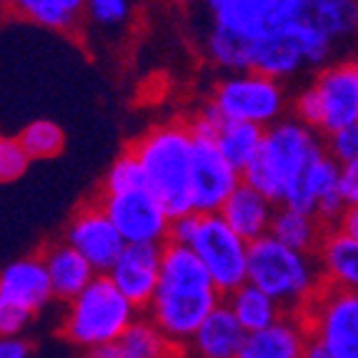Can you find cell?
I'll return each instance as SVG.
<instances>
[{"mask_svg":"<svg viewBox=\"0 0 358 358\" xmlns=\"http://www.w3.org/2000/svg\"><path fill=\"white\" fill-rule=\"evenodd\" d=\"M221 303L223 296L191 245H163L161 281L145 308V318L155 329L176 348L185 351L196 331Z\"/></svg>","mask_w":358,"mask_h":358,"instance_id":"obj_1","label":"cell"},{"mask_svg":"<svg viewBox=\"0 0 358 358\" xmlns=\"http://www.w3.org/2000/svg\"><path fill=\"white\" fill-rule=\"evenodd\" d=\"M206 53L226 73H243L256 43L299 25L301 0H203Z\"/></svg>","mask_w":358,"mask_h":358,"instance_id":"obj_2","label":"cell"},{"mask_svg":"<svg viewBox=\"0 0 358 358\" xmlns=\"http://www.w3.org/2000/svg\"><path fill=\"white\" fill-rule=\"evenodd\" d=\"M131 153L143 168L148 188L171 218L193 213V131L188 123H166L133 143Z\"/></svg>","mask_w":358,"mask_h":358,"instance_id":"obj_3","label":"cell"},{"mask_svg":"<svg viewBox=\"0 0 358 358\" xmlns=\"http://www.w3.org/2000/svg\"><path fill=\"white\" fill-rule=\"evenodd\" d=\"M248 283L268 293L286 313H303L326 286L316 253L288 248L273 236L251 243Z\"/></svg>","mask_w":358,"mask_h":358,"instance_id":"obj_4","label":"cell"},{"mask_svg":"<svg viewBox=\"0 0 358 358\" xmlns=\"http://www.w3.org/2000/svg\"><path fill=\"white\" fill-rule=\"evenodd\" d=\"M321 153H326V141L321 133L310 131L296 118H283L275 126L266 128L258 155L243 171V180L263 196H268L275 206H281L288 185Z\"/></svg>","mask_w":358,"mask_h":358,"instance_id":"obj_5","label":"cell"},{"mask_svg":"<svg viewBox=\"0 0 358 358\" xmlns=\"http://www.w3.org/2000/svg\"><path fill=\"white\" fill-rule=\"evenodd\" d=\"M138 318L141 310L115 288L106 273H98L90 286L68 303L60 334L73 346L93 351L106 343H115Z\"/></svg>","mask_w":358,"mask_h":358,"instance_id":"obj_6","label":"cell"},{"mask_svg":"<svg viewBox=\"0 0 358 358\" xmlns=\"http://www.w3.org/2000/svg\"><path fill=\"white\" fill-rule=\"evenodd\" d=\"M293 118L323 138L358 123V76L351 60H334L293 98Z\"/></svg>","mask_w":358,"mask_h":358,"instance_id":"obj_7","label":"cell"},{"mask_svg":"<svg viewBox=\"0 0 358 358\" xmlns=\"http://www.w3.org/2000/svg\"><path fill=\"white\" fill-rule=\"evenodd\" d=\"M210 106L223 120L271 128L286 118L288 96L281 80L261 73H228L213 88Z\"/></svg>","mask_w":358,"mask_h":358,"instance_id":"obj_8","label":"cell"},{"mask_svg":"<svg viewBox=\"0 0 358 358\" xmlns=\"http://www.w3.org/2000/svg\"><path fill=\"white\" fill-rule=\"evenodd\" d=\"M55 301L43 256H25L0 271V338H20Z\"/></svg>","mask_w":358,"mask_h":358,"instance_id":"obj_9","label":"cell"},{"mask_svg":"<svg viewBox=\"0 0 358 358\" xmlns=\"http://www.w3.org/2000/svg\"><path fill=\"white\" fill-rule=\"evenodd\" d=\"M191 248L208 271L210 281L223 299L248 283V251L251 243L233 231L221 213L201 215Z\"/></svg>","mask_w":358,"mask_h":358,"instance_id":"obj_10","label":"cell"},{"mask_svg":"<svg viewBox=\"0 0 358 358\" xmlns=\"http://www.w3.org/2000/svg\"><path fill=\"white\" fill-rule=\"evenodd\" d=\"M301 316L331 358H358V291L323 286Z\"/></svg>","mask_w":358,"mask_h":358,"instance_id":"obj_11","label":"cell"},{"mask_svg":"<svg viewBox=\"0 0 358 358\" xmlns=\"http://www.w3.org/2000/svg\"><path fill=\"white\" fill-rule=\"evenodd\" d=\"M101 208L113 221L126 243L166 245L171 231V213L150 188H133L120 193H101Z\"/></svg>","mask_w":358,"mask_h":358,"instance_id":"obj_12","label":"cell"},{"mask_svg":"<svg viewBox=\"0 0 358 358\" xmlns=\"http://www.w3.org/2000/svg\"><path fill=\"white\" fill-rule=\"evenodd\" d=\"M243 183V176L226 161L210 136L193 133V213H221L231 193Z\"/></svg>","mask_w":358,"mask_h":358,"instance_id":"obj_13","label":"cell"},{"mask_svg":"<svg viewBox=\"0 0 358 358\" xmlns=\"http://www.w3.org/2000/svg\"><path fill=\"white\" fill-rule=\"evenodd\" d=\"M66 243H71L96 268V273H108L128 245L98 201L85 203L73 215L66 233Z\"/></svg>","mask_w":358,"mask_h":358,"instance_id":"obj_14","label":"cell"},{"mask_svg":"<svg viewBox=\"0 0 358 358\" xmlns=\"http://www.w3.org/2000/svg\"><path fill=\"white\" fill-rule=\"evenodd\" d=\"M161 261L163 245L128 243L106 275L138 310H145L161 281Z\"/></svg>","mask_w":358,"mask_h":358,"instance_id":"obj_15","label":"cell"},{"mask_svg":"<svg viewBox=\"0 0 358 358\" xmlns=\"http://www.w3.org/2000/svg\"><path fill=\"white\" fill-rule=\"evenodd\" d=\"M299 25L323 36L338 50L358 38V0H301Z\"/></svg>","mask_w":358,"mask_h":358,"instance_id":"obj_16","label":"cell"},{"mask_svg":"<svg viewBox=\"0 0 358 358\" xmlns=\"http://www.w3.org/2000/svg\"><path fill=\"white\" fill-rule=\"evenodd\" d=\"M245 336V329L223 301L196 331L191 343L185 346L183 358H241Z\"/></svg>","mask_w":358,"mask_h":358,"instance_id":"obj_17","label":"cell"},{"mask_svg":"<svg viewBox=\"0 0 358 358\" xmlns=\"http://www.w3.org/2000/svg\"><path fill=\"white\" fill-rule=\"evenodd\" d=\"M275 210H278V206L268 196H263L261 191H256L253 185L243 180L223 203L221 218L238 233L241 238L253 243V241L266 238L271 233Z\"/></svg>","mask_w":358,"mask_h":358,"instance_id":"obj_18","label":"cell"},{"mask_svg":"<svg viewBox=\"0 0 358 358\" xmlns=\"http://www.w3.org/2000/svg\"><path fill=\"white\" fill-rule=\"evenodd\" d=\"M308 329L301 313H286L281 321L245 336L241 358H303Z\"/></svg>","mask_w":358,"mask_h":358,"instance_id":"obj_19","label":"cell"},{"mask_svg":"<svg viewBox=\"0 0 358 358\" xmlns=\"http://www.w3.org/2000/svg\"><path fill=\"white\" fill-rule=\"evenodd\" d=\"M323 281L331 288L358 291V238L329 228L316 251Z\"/></svg>","mask_w":358,"mask_h":358,"instance_id":"obj_20","label":"cell"},{"mask_svg":"<svg viewBox=\"0 0 358 358\" xmlns=\"http://www.w3.org/2000/svg\"><path fill=\"white\" fill-rule=\"evenodd\" d=\"M43 263L48 268V278L58 301L71 303L78 293L85 291L96 278V268L85 261L71 243H53L43 253Z\"/></svg>","mask_w":358,"mask_h":358,"instance_id":"obj_21","label":"cell"},{"mask_svg":"<svg viewBox=\"0 0 358 358\" xmlns=\"http://www.w3.org/2000/svg\"><path fill=\"white\" fill-rule=\"evenodd\" d=\"M263 133H266V128L253 126V123L221 118L210 138L215 141L218 150L226 155V161L243 176V171L251 166L253 158L258 155V148L263 143Z\"/></svg>","mask_w":358,"mask_h":358,"instance_id":"obj_22","label":"cell"},{"mask_svg":"<svg viewBox=\"0 0 358 358\" xmlns=\"http://www.w3.org/2000/svg\"><path fill=\"white\" fill-rule=\"evenodd\" d=\"M326 231L329 228L318 221V215L301 213V210L278 206L268 236H273L278 243L288 245V248H296V251L303 253H316Z\"/></svg>","mask_w":358,"mask_h":358,"instance_id":"obj_23","label":"cell"},{"mask_svg":"<svg viewBox=\"0 0 358 358\" xmlns=\"http://www.w3.org/2000/svg\"><path fill=\"white\" fill-rule=\"evenodd\" d=\"M223 301L233 310V316L238 318V323L245 329V334L268 329V326H273L275 321H281L286 316V310L275 303L268 293H263L253 283H243L238 291H233Z\"/></svg>","mask_w":358,"mask_h":358,"instance_id":"obj_24","label":"cell"},{"mask_svg":"<svg viewBox=\"0 0 358 358\" xmlns=\"http://www.w3.org/2000/svg\"><path fill=\"white\" fill-rule=\"evenodd\" d=\"M15 15L48 30H73L85 13V0H6Z\"/></svg>","mask_w":358,"mask_h":358,"instance_id":"obj_25","label":"cell"},{"mask_svg":"<svg viewBox=\"0 0 358 358\" xmlns=\"http://www.w3.org/2000/svg\"><path fill=\"white\" fill-rule=\"evenodd\" d=\"M115 348H118V358H183V351L176 348L145 316L138 318L115 341Z\"/></svg>","mask_w":358,"mask_h":358,"instance_id":"obj_26","label":"cell"},{"mask_svg":"<svg viewBox=\"0 0 358 358\" xmlns=\"http://www.w3.org/2000/svg\"><path fill=\"white\" fill-rule=\"evenodd\" d=\"M20 145L25 148V153L30 155V161H48L53 155H58L66 143L63 128L53 120H33L30 126L23 128V133L18 136Z\"/></svg>","mask_w":358,"mask_h":358,"instance_id":"obj_27","label":"cell"},{"mask_svg":"<svg viewBox=\"0 0 358 358\" xmlns=\"http://www.w3.org/2000/svg\"><path fill=\"white\" fill-rule=\"evenodd\" d=\"M133 188H148V178H145L138 158L128 150L126 155H120L118 161L110 166V171L106 173V180H103L101 193H120L133 191Z\"/></svg>","mask_w":358,"mask_h":358,"instance_id":"obj_28","label":"cell"},{"mask_svg":"<svg viewBox=\"0 0 358 358\" xmlns=\"http://www.w3.org/2000/svg\"><path fill=\"white\" fill-rule=\"evenodd\" d=\"M133 0H85V15L103 30H118L131 20Z\"/></svg>","mask_w":358,"mask_h":358,"instance_id":"obj_29","label":"cell"},{"mask_svg":"<svg viewBox=\"0 0 358 358\" xmlns=\"http://www.w3.org/2000/svg\"><path fill=\"white\" fill-rule=\"evenodd\" d=\"M30 155L18 138L0 136V183H13L28 171Z\"/></svg>","mask_w":358,"mask_h":358,"instance_id":"obj_30","label":"cell"},{"mask_svg":"<svg viewBox=\"0 0 358 358\" xmlns=\"http://www.w3.org/2000/svg\"><path fill=\"white\" fill-rule=\"evenodd\" d=\"M323 141H326V153L338 166L358 161V123H353L348 128H341V131L326 136Z\"/></svg>","mask_w":358,"mask_h":358,"instance_id":"obj_31","label":"cell"},{"mask_svg":"<svg viewBox=\"0 0 358 358\" xmlns=\"http://www.w3.org/2000/svg\"><path fill=\"white\" fill-rule=\"evenodd\" d=\"M198 221H201V213H185L173 218L171 221V231H168V243L191 245L193 236L198 231Z\"/></svg>","mask_w":358,"mask_h":358,"instance_id":"obj_32","label":"cell"},{"mask_svg":"<svg viewBox=\"0 0 358 358\" xmlns=\"http://www.w3.org/2000/svg\"><path fill=\"white\" fill-rule=\"evenodd\" d=\"M338 191L346 206H358V161L343 163L338 171Z\"/></svg>","mask_w":358,"mask_h":358,"instance_id":"obj_33","label":"cell"},{"mask_svg":"<svg viewBox=\"0 0 358 358\" xmlns=\"http://www.w3.org/2000/svg\"><path fill=\"white\" fill-rule=\"evenodd\" d=\"M0 358H33V346L20 338H0Z\"/></svg>","mask_w":358,"mask_h":358,"instance_id":"obj_34","label":"cell"},{"mask_svg":"<svg viewBox=\"0 0 358 358\" xmlns=\"http://www.w3.org/2000/svg\"><path fill=\"white\" fill-rule=\"evenodd\" d=\"M336 228L348 233V236H353V238H358V206H346V210H343V215L338 218Z\"/></svg>","mask_w":358,"mask_h":358,"instance_id":"obj_35","label":"cell"},{"mask_svg":"<svg viewBox=\"0 0 358 358\" xmlns=\"http://www.w3.org/2000/svg\"><path fill=\"white\" fill-rule=\"evenodd\" d=\"M303 358H331V353L326 351V348H323L321 343H316V341H308V346H306Z\"/></svg>","mask_w":358,"mask_h":358,"instance_id":"obj_36","label":"cell"},{"mask_svg":"<svg viewBox=\"0 0 358 358\" xmlns=\"http://www.w3.org/2000/svg\"><path fill=\"white\" fill-rule=\"evenodd\" d=\"M351 66H353V71H356V76H358V53L351 58Z\"/></svg>","mask_w":358,"mask_h":358,"instance_id":"obj_37","label":"cell"}]
</instances>
